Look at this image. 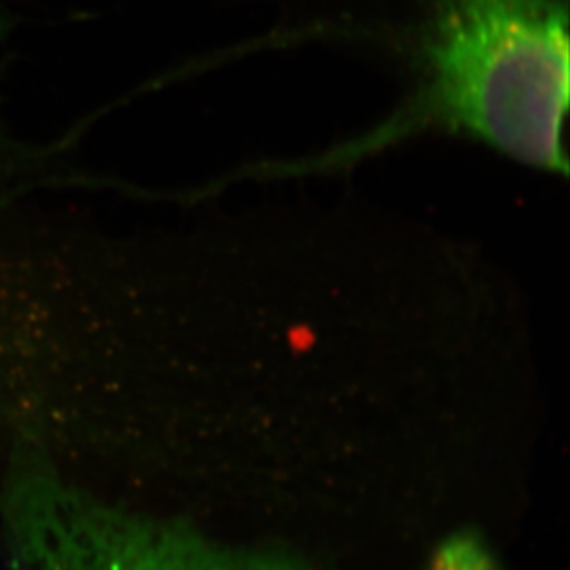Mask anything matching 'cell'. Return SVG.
I'll use <instances>...</instances> for the list:
<instances>
[{
    "mask_svg": "<svg viewBox=\"0 0 570 570\" xmlns=\"http://www.w3.org/2000/svg\"><path fill=\"white\" fill-rule=\"evenodd\" d=\"M426 81L410 120L566 173L569 33L563 0H434Z\"/></svg>",
    "mask_w": 570,
    "mask_h": 570,
    "instance_id": "1",
    "label": "cell"
},
{
    "mask_svg": "<svg viewBox=\"0 0 570 570\" xmlns=\"http://www.w3.org/2000/svg\"><path fill=\"white\" fill-rule=\"evenodd\" d=\"M10 544L21 570H308L126 513L61 479L43 480L22 497Z\"/></svg>",
    "mask_w": 570,
    "mask_h": 570,
    "instance_id": "2",
    "label": "cell"
},
{
    "mask_svg": "<svg viewBox=\"0 0 570 570\" xmlns=\"http://www.w3.org/2000/svg\"><path fill=\"white\" fill-rule=\"evenodd\" d=\"M426 570H497V563L476 535L456 533L438 549Z\"/></svg>",
    "mask_w": 570,
    "mask_h": 570,
    "instance_id": "3",
    "label": "cell"
}]
</instances>
